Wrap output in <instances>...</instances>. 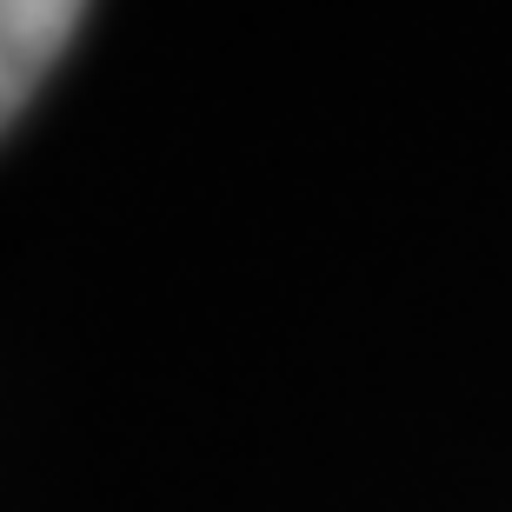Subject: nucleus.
I'll return each mask as SVG.
<instances>
[{"label": "nucleus", "instance_id": "1", "mask_svg": "<svg viewBox=\"0 0 512 512\" xmlns=\"http://www.w3.org/2000/svg\"><path fill=\"white\" fill-rule=\"evenodd\" d=\"M87 0H0V127L27 107L60 47L74 40Z\"/></svg>", "mask_w": 512, "mask_h": 512}]
</instances>
